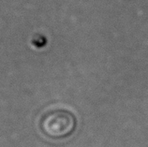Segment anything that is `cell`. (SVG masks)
<instances>
[{"instance_id": "obj_1", "label": "cell", "mask_w": 148, "mask_h": 147, "mask_svg": "<svg viewBox=\"0 0 148 147\" xmlns=\"http://www.w3.org/2000/svg\"><path fill=\"white\" fill-rule=\"evenodd\" d=\"M76 127V119L71 113L56 110L46 113L40 121V129L52 139H63L69 136Z\"/></svg>"}]
</instances>
